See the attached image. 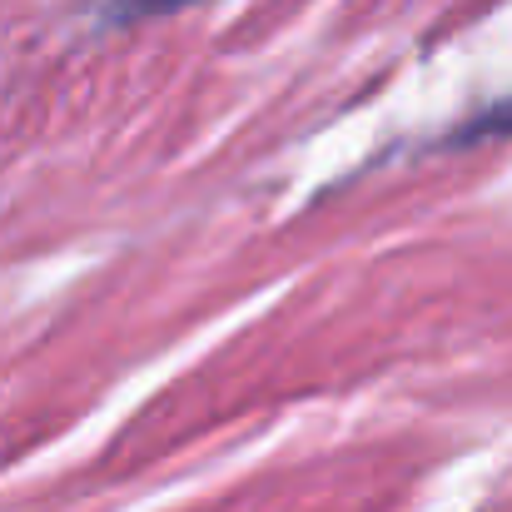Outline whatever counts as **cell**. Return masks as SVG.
Listing matches in <instances>:
<instances>
[{"label":"cell","mask_w":512,"mask_h":512,"mask_svg":"<svg viewBox=\"0 0 512 512\" xmlns=\"http://www.w3.org/2000/svg\"><path fill=\"white\" fill-rule=\"evenodd\" d=\"M189 0H115V15L120 20H145V15H165V10H179Z\"/></svg>","instance_id":"6da1fadb"}]
</instances>
